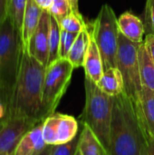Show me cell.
I'll use <instances>...</instances> for the list:
<instances>
[{"mask_svg": "<svg viewBox=\"0 0 154 155\" xmlns=\"http://www.w3.org/2000/svg\"><path fill=\"white\" fill-rule=\"evenodd\" d=\"M74 69L67 58H59L46 66L42 94L43 120L55 113L70 84Z\"/></svg>", "mask_w": 154, "mask_h": 155, "instance_id": "obj_6", "label": "cell"}, {"mask_svg": "<svg viewBox=\"0 0 154 155\" xmlns=\"http://www.w3.org/2000/svg\"><path fill=\"white\" fill-rule=\"evenodd\" d=\"M90 42H91V33L88 31V27H87L82 30L78 34L67 56V59L70 61V63L73 64L74 68L84 66L85 55Z\"/></svg>", "mask_w": 154, "mask_h": 155, "instance_id": "obj_17", "label": "cell"}, {"mask_svg": "<svg viewBox=\"0 0 154 155\" xmlns=\"http://www.w3.org/2000/svg\"><path fill=\"white\" fill-rule=\"evenodd\" d=\"M34 1L36 3V5L39 7H41L43 10L48 11V12L54 3V0H34Z\"/></svg>", "mask_w": 154, "mask_h": 155, "instance_id": "obj_30", "label": "cell"}, {"mask_svg": "<svg viewBox=\"0 0 154 155\" xmlns=\"http://www.w3.org/2000/svg\"><path fill=\"white\" fill-rule=\"evenodd\" d=\"M85 77L91 79L94 83H98L104 73L103 63L102 55L98 49L97 45L91 35V42L85 55L84 66Z\"/></svg>", "mask_w": 154, "mask_h": 155, "instance_id": "obj_15", "label": "cell"}, {"mask_svg": "<svg viewBox=\"0 0 154 155\" xmlns=\"http://www.w3.org/2000/svg\"><path fill=\"white\" fill-rule=\"evenodd\" d=\"M120 33L132 42L143 43L145 26L143 20L130 11L123 13L118 18Z\"/></svg>", "mask_w": 154, "mask_h": 155, "instance_id": "obj_13", "label": "cell"}, {"mask_svg": "<svg viewBox=\"0 0 154 155\" xmlns=\"http://www.w3.org/2000/svg\"><path fill=\"white\" fill-rule=\"evenodd\" d=\"M79 139H80V134H78V135L69 143L52 145L50 155H75L78 150Z\"/></svg>", "mask_w": 154, "mask_h": 155, "instance_id": "obj_24", "label": "cell"}, {"mask_svg": "<svg viewBox=\"0 0 154 155\" xmlns=\"http://www.w3.org/2000/svg\"><path fill=\"white\" fill-rule=\"evenodd\" d=\"M78 135V122L68 114L54 113L43 122V137L47 145L69 143Z\"/></svg>", "mask_w": 154, "mask_h": 155, "instance_id": "obj_8", "label": "cell"}, {"mask_svg": "<svg viewBox=\"0 0 154 155\" xmlns=\"http://www.w3.org/2000/svg\"><path fill=\"white\" fill-rule=\"evenodd\" d=\"M149 138L132 99L124 92L113 96L107 155H142Z\"/></svg>", "mask_w": 154, "mask_h": 155, "instance_id": "obj_2", "label": "cell"}, {"mask_svg": "<svg viewBox=\"0 0 154 155\" xmlns=\"http://www.w3.org/2000/svg\"><path fill=\"white\" fill-rule=\"evenodd\" d=\"M22 51L21 34L7 16L0 25V98L6 108L18 74Z\"/></svg>", "mask_w": 154, "mask_h": 155, "instance_id": "obj_4", "label": "cell"}, {"mask_svg": "<svg viewBox=\"0 0 154 155\" xmlns=\"http://www.w3.org/2000/svg\"><path fill=\"white\" fill-rule=\"evenodd\" d=\"M37 124L39 123L25 118L7 119L5 126L0 134V152L9 155L14 154L16 146L25 134Z\"/></svg>", "mask_w": 154, "mask_h": 155, "instance_id": "obj_9", "label": "cell"}, {"mask_svg": "<svg viewBox=\"0 0 154 155\" xmlns=\"http://www.w3.org/2000/svg\"><path fill=\"white\" fill-rule=\"evenodd\" d=\"M59 25L62 30L74 34H79L82 30L87 28V25L84 22L82 15L76 14L74 11L64 16L59 22Z\"/></svg>", "mask_w": 154, "mask_h": 155, "instance_id": "obj_22", "label": "cell"}, {"mask_svg": "<svg viewBox=\"0 0 154 155\" xmlns=\"http://www.w3.org/2000/svg\"><path fill=\"white\" fill-rule=\"evenodd\" d=\"M51 150H52V145H46V147L38 155H50Z\"/></svg>", "mask_w": 154, "mask_h": 155, "instance_id": "obj_32", "label": "cell"}, {"mask_svg": "<svg viewBox=\"0 0 154 155\" xmlns=\"http://www.w3.org/2000/svg\"><path fill=\"white\" fill-rule=\"evenodd\" d=\"M26 3L27 0H7V16L11 20L15 30L20 34L22 32Z\"/></svg>", "mask_w": 154, "mask_h": 155, "instance_id": "obj_21", "label": "cell"}, {"mask_svg": "<svg viewBox=\"0 0 154 155\" xmlns=\"http://www.w3.org/2000/svg\"><path fill=\"white\" fill-rule=\"evenodd\" d=\"M6 122H7V118L3 119V120H0V134H1V132H2V130L4 129V127L5 126Z\"/></svg>", "mask_w": 154, "mask_h": 155, "instance_id": "obj_33", "label": "cell"}, {"mask_svg": "<svg viewBox=\"0 0 154 155\" xmlns=\"http://www.w3.org/2000/svg\"><path fill=\"white\" fill-rule=\"evenodd\" d=\"M72 11L73 10L68 0H54L49 13L59 23L64 16H66Z\"/></svg>", "mask_w": 154, "mask_h": 155, "instance_id": "obj_23", "label": "cell"}, {"mask_svg": "<svg viewBox=\"0 0 154 155\" xmlns=\"http://www.w3.org/2000/svg\"><path fill=\"white\" fill-rule=\"evenodd\" d=\"M142 155H154V137L149 138Z\"/></svg>", "mask_w": 154, "mask_h": 155, "instance_id": "obj_29", "label": "cell"}, {"mask_svg": "<svg viewBox=\"0 0 154 155\" xmlns=\"http://www.w3.org/2000/svg\"><path fill=\"white\" fill-rule=\"evenodd\" d=\"M137 111L149 137H154V90L143 86Z\"/></svg>", "mask_w": 154, "mask_h": 155, "instance_id": "obj_12", "label": "cell"}, {"mask_svg": "<svg viewBox=\"0 0 154 155\" xmlns=\"http://www.w3.org/2000/svg\"><path fill=\"white\" fill-rule=\"evenodd\" d=\"M78 150L81 155H107L100 141L87 125H84L80 134Z\"/></svg>", "mask_w": 154, "mask_h": 155, "instance_id": "obj_19", "label": "cell"}, {"mask_svg": "<svg viewBox=\"0 0 154 155\" xmlns=\"http://www.w3.org/2000/svg\"><path fill=\"white\" fill-rule=\"evenodd\" d=\"M144 26L146 35H154V0H146L144 11Z\"/></svg>", "mask_w": 154, "mask_h": 155, "instance_id": "obj_26", "label": "cell"}, {"mask_svg": "<svg viewBox=\"0 0 154 155\" xmlns=\"http://www.w3.org/2000/svg\"><path fill=\"white\" fill-rule=\"evenodd\" d=\"M46 145L43 137V122H41L25 134L13 155H38Z\"/></svg>", "mask_w": 154, "mask_h": 155, "instance_id": "obj_11", "label": "cell"}, {"mask_svg": "<svg viewBox=\"0 0 154 155\" xmlns=\"http://www.w3.org/2000/svg\"><path fill=\"white\" fill-rule=\"evenodd\" d=\"M97 85L103 92L110 96H117L124 92L123 78L117 67L105 70L97 83Z\"/></svg>", "mask_w": 154, "mask_h": 155, "instance_id": "obj_16", "label": "cell"}, {"mask_svg": "<svg viewBox=\"0 0 154 155\" xmlns=\"http://www.w3.org/2000/svg\"><path fill=\"white\" fill-rule=\"evenodd\" d=\"M75 155H81V153H80V152H79V150H77V152H76V153H75Z\"/></svg>", "mask_w": 154, "mask_h": 155, "instance_id": "obj_34", "label": "cell"}, {"mask_svg": "<svg viewBox=\"0 0 154 155\" xmlns=\"http://www.w3.org/2000/svg\"><path fill=\"white\" fill-rule=\"evenodd\" d=\"M68 1L71 5L72 10L76 14H81L79 12V8H78V0H68Z\"/></svg>", "mask_w": 154, "mask_h": 155, "instance_id": "obj_31", "label": "cell"}, {"mask_svg": "<svg viewBox=\"0 0 154 155\" xmlns=\"http://www.w3.org/2000/svg\"><path fill=\"white\" fill-rule=\"evenodd\" d=\"M51 15L48 11L42 14L39 25L30 39L27 51L31 56L41 63L45 67L48 64L49 57V33H50Z\"/></svg>", "mask_w": 154, "mask_h": 155, "instance_id": "obj_10", "label": "cell"}, {"mask_svg": "<svg viewBox=\"0 0 154 155\" xmlns=\"http://www.w3.org/2000/svg\"><path fill=\"white\" fill-rule=\"evenodd\" d=\"M61 38V27L58 21L51 15L50 21V33H49V57L48 64L55 62L60 58L59 47Z\"/></svg>", "mask_w": 154, "mask_h": 155, "instance_id": "obj_20", "label": "cell"}, {"mask_svg": "<svg viewBox=\"0 0 154 155\" xmlns=\"http://www.w3.org/2000/svg\"><path fill=\"white\" fill-rule=\"evenodd\" d=\"M91 35L102 55L104 71L116 67L120 31L118 18L109 5H103L93 23Z\"/></svg>", "mask_w": 154, "mask_h": 155, "instance_id": "obj_5", "label": "cell"}, {"mask_svg": "<svg viewBox=\"0 0 154 155\" xmlns=\"http://www.w3.org/2000/svg\"><path fill=\"white\" fill-rule=\"evenodd\" d=\"M7 17V0H0V25Z\"/></svg>", "mask_w": 154, "mask_h": 155, "instance_id": "obj_28", "label": "cell"}, {"mask_svg": "<svg viewBox=\"0 0 154 155\" xmlns=\"http://www.w3.org/2000/svg\"><path fill=\"white\" fill-rule=\"evenodd\" d=\"M44 10L39 7L34 0H27L22 25V43L23 47L27 49L30 39L35 32Z\"/></svg>", "mask_w": 154, "mask_h": 155, "instance_id": "obj_14", "label": "cell"}, {"mask_svg": "<svg viewBox=\"0 0 154 155\" xmlns=\"http://www.w3.org/2000/svg\"><path fill=\"white\" fill-rule=\"evenodd\" d=\"M0 155H9V154H7V153H1V152H0Z\"/></svg>", "mask_w": 154, "mask_h": 155, "instance_id": "obj_35", "label": "cell"}, {"mask_svg": "<svg viewBox=\"0 0 154 155\" xmlns=\"http://www.w3.org/2000/svg\"><path fill=\"white\" fill-rule=\"evenodd\" d=\"M138 61L143 86L154 90V63L143 42L138 50Z\"/></svg>", "mask_w": 154, "mask_h": 155, "instance_id": "obj_18", "label": "cell"}, {"mask_svg": "<svg viewBox=\"0 0 154 155\" xmlns=\"http://www.w3.org/2000/svg\"><path fill=\"white\" fill-rule=\"evenodd\" d=\"M46 67L23 47L15 83L7 102V119L25 118L35 123L42 117V94Z\"/></svg>", "mask_w": 154, "mask_h": 155, "instance_id": "obj_1", "label": "cell"}, {"mask_svg": "<svg viewBox=\"0 0 154 155\" xmlns=\"http://www.w3.org/2000/svg\"><path fill=\"white\" fill-rule=\"evenodd\" d=\"M84 89L85 104L81 116L82 123L92 130L108 154L113 96L103 92L96 83L87 77L84 79Z\"/></svg>", "mask_w": 154, "mask_h": 155, "instance_id": "obj_3", "label": "cell"}, {"mask_svg": "<svg viewBox=\"0 0 154 155\" xmlns=\"http://www.w3.org/2000/svg\"><path fill=\"white\" fill-rule=\"evenodd\" d=\"M77 35L78 34L66 32L61 29V38H60V47H59L60 58H67L71 47L74 43Z\"/></svg>", "mask_w": 154, "mask_h": 155, "instance_id": "obj_25", "label": "cell"}, {"mask_svg": "<svg viewBox=\"0 0 154 155\" xmlns=\"http://www.w3.org/2000/svg\"><path fill=\"white\" fill-rule=\"evenodd\" d=\"M141 44L130 41L120 33L116 55V67L123 78L124 93L136 106L143 90L138 61V50Z\"/></svg>", "mask_w": 154, "mask_h": 155, "instance_id": "obj_7", "label": "cell"}, {"mask_svg": "<svg viewBox=\"0 0 154 155\" xmlns=\"http://www.w3.org/2000/svg\"><path fill=\"white\" fill-rule=\"evenodd\" d=\"M143 43L152 59L154 63V35L153 34H147L144 40H143Z\"/></svg>", "mask_w": 154, "mask_h": 155, "instance_id": "obj_27", "label": "cell"}]
</instances>
